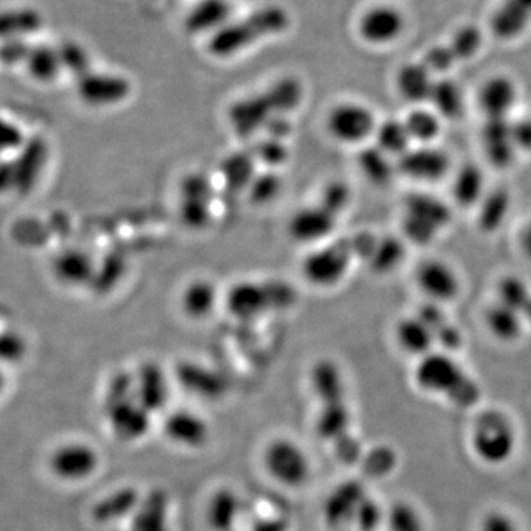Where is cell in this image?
Masks as SVG:
<instances>
[{"label":"cell","instance_id":"obj_1","mask_svg":"<svg viewBox=\"0 0 531 531\" xmlns=\"http://www.w3.org/2000/svg\"><path fill=\"white\" fill-rule=\"evenodd\" d=\"M416 387L428 396L440 397L459 409L474 408L481 399V388L455 353L427 354L416 362L413 371Z\"/></svg>","mask_w":531,"mask_h":531},{"label":"cell","instance_id":"obj_2","mask_svg":"<svg viewBox=\"0 0 531 531\" xmlns=\"http://www.w3.org/2000/svg\"><path fill=\"white\" fill-rule=\"evenodd\" d=\"M290 24L287 9L279 5L263 6L239 20L229 21L223 29L210 36L208 52L216 58L235 57L263 40L285 33Z\"/></svg>","mask_w":531,"mask_h":531},{"label":"cell","instance_id":"obj_3","mask_svg":"<svg viewBox=\"0 0 531 531\" xmlns=\"http://www.w3.org/2000/svg\"><path fill=\"white\" fill-rule=\"evenodd\" d=\"M450 204L431 192H413L402 207V236L406 242L425 247L433 244L452 225Z\"/></svg>","mask_w":531,"mask_h":531},{"label":"cell","instance_id":"obj_4","mask_svg":"<svg viewBox=\"0 0 531 531\" xmlns=\"http://www.w3.org/2000/svg\"><path fill=\"white\" fill-rule=\"evenodd\" d=\"M108 427L117 440L135 443L144 439L151 428L152 413L136 399L132 378L118 377L110 385L105 399Z\"/></svg>","mask_w":531,"mask_h":531},{"label":"cell","instance_id":"obj_5","mask_svg":"<svg viewBox=\"0 0 531 531\" xmlns=\"http://www.w3.org/2000/svg\"><path fill=\"white\" fill-rule=\"evenodd\" d=\"M471 447L484 464L499 467L517 450L518 434L508 413L499 409L480 412L471 427Z\"/></svg>","mask_w":531,"mask_h":531},{"label":"cell","instance_id":"obj_6","mask_svg":"<svg viewBox=\"0 0 531 531\" xmlns=\"http://www.w3.org/2000/svg\"><path fill=\"white\" fill-rule=\"evenodd\" d=\"M262 462L266 474L285 489H303L312 477L309 453L290 437L270 440L263 450Z\"/></svg>","mask_w":531,"mask_h":531},{"label":"cell","instance_id":"obj_7","mask_svg":"<svg viewBox=\"0 0 531 531\" xmlns=\"http://www.w3.org/2000/svg\"><path fill=\"white\" fill-rule=\"evenodd\" d=\"M303 88L295 79H282L270 86L262 95L250 96L239 101L231 111V120L236 129H253L266 120L267 113L294 110L301 101Z\"/></svg>","mask_w":531,"mask_h":531},{"label":"cell","instance_id":"obj_8","mask_svg":"<svg viewBox=\"0 0 531 531\" xmlns=\"http://www.w3.org/2000/svg\"><path fill=\"white\" fill-rule=\"evenodd\" d=\"M378 123L374 110L357 101L340 102L326 116V130L331 138L349 147L368 145L374 139Z\"/></svg>","mask_w":531,"mask_h":531},{"label":"cell","instance_id":"obj_9","mask_svg":"<svg viewBox=\"0 0 531 531\" xmlns=\"http://www.w3.org/2000/svg\"><path fill=\"white\" fill-rule=\"evenodd\" d=\"M413 282L427 303L449 306L459 300L464 281L452 263L440 257H428L415 267Z\"/></svg>","mask_w":531,"mask_h":531},{"label":"cell","instance_id":"obj_10","mask_svg":"<svg viewBox=\"0 0 531 531\" xmlns=\"http://www.w3.org/2000/svg\"><path fill=\"white\" fill-rule=\"evenodd\" d=\"M408 18L391 3H377L360 14L356 30L360 40L374 48H387L405 36Z\"/></svg>","mask_w":531,"mask_h":531},{"label":"cell","instance_id":"obj_11","mask_svg":"<svg viewBox=\"0 0 531 531\" xmlns=\"http://www.w3.org/2000/svg\"><path fill=\"white\" fill-rule=\"evenodd\" d=\"M449 152L434 145H413L397 160V173L418 185H436L452 175Z\"/></svg>","mask_w":531,"mask_h":531},{"label":"cell","instance_id":"obj_12","mask_svg":"<svg viewBox=\"0 0 531 531\" xmlns=\"http://www.w3.org/2000/svg\"><path fill=\"white\" fill-rule=\"evenodd\" d=\"M48 467L62 483H85L101 468V455L89 443H62L49 456Z\"/></svg>","mask_w":531,"mask_h":531},{"label":"cell","instance_id":"obj_13","mask_svg":"<svg viewBox=\"0 0 531 531\" xmlns=\"http://www.w3.org/2000/svg\"><path fill=\"white\" fill-rule=\"evenodd\" d=\"M520 102V86L508 74H493L481 82L477 105L486 120H509Z\"/></svg>","mask_w":531,"mask_h":531},{"label":"cell","instance_id":"obj_14","mask_svg":"<svg viewBox=\"0 0 531 531\" xmlns=\"http://www.w3.org/2000/svg\"><path fill=\"white\" fill-rule=\"evenodd\" d=\"M368 495L365 484L360 481H343L326 496L322 505V520L332 530L353 526L357 511Z\"/></svg>","mask_w":531,"mask_h":531},{"label":"cell","instance_id":"obj_15","mask_svg":"<svg viewBox=\"0 0 531 531\" xmlns=\"http://www.w3.org/2000/svg\"><path fill=\"white\" fill-rule=\"evenodd\" d=\"M77 89L83 101L96 107L116 105L130 95L129 80L113 73H96L90 70L85 76L77 79Z\"/></svg>","mask_w":531,"mask_h":531},{"label":"cell","instance_id":"obj_16","mask_svg":"<svg viewBox=\"0 0 531 531\" xmlns=\"http://www.w3.org/2000/svg\"><path fill=\"white\" fill-rule=\"evenodd\" d=\"M436 79L424 61H409L397 68L394 89L399 98L411 107L428 105Z\"/></svg>","mask_w":531,"mask_h":531},{"label":"cell","instance_id":"obj_17","mask_svg":"<svg viewBox=\"0 0 531 531\" xmlns=\"http://www.w3.org/2000/svg\"><path fill=\"white\" fill-rule=\"evenodd\" d=\"M163 431L170 443L183 449H201L211 439V428L206 419L191 411L170 413L164 421Z\"/></svg>","mask_w":531,"mask_h":531},{"label":"cell","instance_id":"obj_18","mask_svg":"<svg viewBox=\"0 0 531 531\" xmlns=\"http://www.w3.org/2000/svg\"><path fill=\"white\" fill-rule=\"evenodd\" d=\"M393 337L400 352L416 360L437 350L433 332L416 312L402 316L394 324Z\"/></svg>","mask_w":531,"mask_h":531},{"label":"cell","instance_id":"obj_19","mask_svg":"<svg viewBox=\"0 0 531 531\" xmlns=\"http://www.w3.org/2000/svg\"><path fill=\"white\" fill-rule=\"evenodd\" d=\"M354 251L347 245H332L331 248L318 251L310 257L306 265V273L316 285L337 284L349 272Z\"/></svg>","mask_w":531,"mask_h":531},{"label":"cell","instance_id":"obj_20","mask_svg":"<svg viewBox=\"0 0 531 531\" xmlns=\"http://www.w3.org/2000/svg\"><path fill=\"white\" fill-rule=\"evenodd\" d=\"M486 121V129H483V139H481L484 155L493 167L508 169L518 152L512 124L509 120Z\"/></svg>","mask_w":531,"mask_h":531},{"label":"cell","instance_id":"obj_21","mask_svg":"<svg viewBox=\"0 0 531 531\" xmlns=\"http://www.w3.org/2000/svg\"><path fill=\"white\" fill-rule=\"evenodd\" d=\"M452 201L456 206L470 210L480 206L487 194L486 177L483 169L477 164H462L449 177Z\"/></svg>","mask_w":531,"mask_h":531},{"label":"cell","instance_id":"obj_22","mask_svg":"<svg viewBox=\"0 0 531 531\" xmlns=\"http://www.w3.org/2000/svg\"><path fill=\"white\" fill-rule=\"evenodd\" d=\"M242 514V499L232 487H219L208 498L206 523L211 531H232Z\"/></svg>","mask_w":531,"mask_h":531},{"label":"cell","instance_id":"obj_23","mask_svg":"<svg viewBox=\"0 0 531 531\" xmlns=\"http://www.w3.org/2000/svg\"><path fill=\"white\" fill-rule=\"evenodd\" d=\"M484 326L499 343H517L523 338L526 319L509 304L496 300L484 310Z\"/></svg>","mask_w":531,"mask_h":531},{"label":"cell","instance_id":"obj_24","mask_svg":"<svg viewBox=\"0 0 531 531\" xmlns=\"http://www.w3.org/2000/svg\"><path fill=\"white\" fill-rule=\"evenodd\" d=\"M142 498L144 496H141L136 487H118L93 505V521L98 524H114L132 518Z\"/></svg>","mask_w":531,"mask_h":531},{"label":"cell","instance_id":"obj_25","mask_svg":"<svg viewBox=\"0 0 531 531\" xmlns=\"http://www.w3.org/2000/svg\"><path fill=\"white\" fill-rule=\"evenodd\" d=\"M231 0H198L186 15L185 27L192 34L213 36L231 21Z\"/></svg>","mask_w":531,"mask_h":531},{"label":"cell","instance_id":"obj_26","mask_svg":"<svg viewBox=\"0 0 531 531\" xmlns=\"http://www.w3.org/2000/svg\"><path fill=\"white\" fill-rule=\"evenodd\" d=\"M416 313L424 319L425 324L433 332L437 350L455 353L461 349L464 344L462 329L452 321L446 307L425 303L421 309L416 310Z\"/></svg>","mask_w":531,"mask_h":531},{"label":"cell","instance_id":"obj_27","mask_svg":"<svg viewBox=\"0 0 531 531\" xmlns=\"http://www.w3.org/2000/svg\"><path fill=\"white\" fill-rule=\"evenodd\" d=\"M169 496L163 490H154L142 498L130 518V531H170Z\"/></svg>","mask_w":531,"mask_h":531},{"label":"cell","instance_id":"obj_28","mask_svg":"<svg viewBox=\"0 0 531 531\" xmlns=\"http://www.w3.org/2000/svg\"><path fill=\"white\" fill-rule=\"evenodd\" d=\"M352 415L347 408L346 399L321 403V411L316 418V433L325 442L335 444L350 439L349 430Z\"/></svg>","mask_w":531,"mask_h":531},{"label":"cell","instance_id":"obj_29","mask_svg":"<svg viewBox=\"0 0 531 531\" xmlns=\"http://www.w3.org/2000/svg\"><path fill=\"white\" fill-rule=\"evenodd\" d=\"M136 399L149 413L163 411L169 402V384L157 366H145L133 380Z\"/></svg>","mask_w":531,"mask_h":531},{"label":"cell","instance_id":"obj_30","mask_svg":"<svg viewBox=\"0 0 531 531\" xmlns=\"http://www.w3.org/2000/svg\"><path fill=\"white\" fill-rule=\"evenodd\" d=\"M428 105L443 118V121H456L464 117L467 98L464 89L450 77H437Z\"/></svg>","mask_w":531,"mask_h":531},{"label":"cell","instance_id":"obj_31","mask_svg":"<svg viewBox=\"0 0 531 531\" xmlns=\"http://www.w3.org/2000/svg\"><path fill=\"white\" fill-rule=\"evenodd\" d=\"M403 121L411 135L413 145H434L442 136L443 118L430 105L411 107L409 113L403 117Z\"/></svg>","mask_w":531,"mask_h":531},{"label":"cell","instance_id":"obj_32","mask_svg":"<svg viewBox=\"0 0 531 531\" xmlns=\"http://www.w3.org/2000/svg\"><path fill=\"white\" fill-rule=\"evenodd\" d=\"M372 141L381 151L393 157L394 160H399L403 154H406L413 147L411 135L406 129L403 118L380 120Z\"/></svg>","mask_w":531,"mask_h":531},{"label":"cell","instance_id":"obj_33","mask_svg":"<svg viewBox=\"0 0 531 531\" xmlns=\"http://www.w3.org/2000/svg\"><path fill=\"white\" fill-rule=\"evenodd\" d=\"M403 236H384L369 242V262L377 273H391L402 265L406 257Z\"/></svg>","mask_w":531,"mask_h":531},{"label":"cell","instance_id":"obj_34","mask_svg":"<svg viewBox=\"0 0 531 531\" xmlns=\"http://www.w3.org/2000/svg\"><path fill=\"white\" fill-rule=\"evenodd\" d=\"M531 21L529 12L524 11L514 0H505L492 17V30L502 40H514L527 30Z\"/></svg>","mask_w":531,"mask_h":531},{"label":"cell","instance_id":"obj_35","mask_svg":"<svg viewBox=\"0 0 531 531\" xmlns=\"http://www.w3.org/2000/svg\"><path fill=\"white\" fill-rule=\"evenodd\" d=\"M359 167L363 175L375 185H385L397 173V160L381 151L377 145H366L360 152Z\"/></svg>","mask_w":531,"mask_h":531},{"label":"cell","instance_id":"obj_36","mask_svg":"<svg viewBox=\"0 0 531 531\" xmlns=\"http://www.w3.org/2000/svg\"><path fill=\"white\" fill-rule=\"evenodd\" d=\"M511 200L508 192L498 189L495 192L487 191L486 197L481 201L480 214H478V225L484 232L498 231L503 220L508 217Z\"/></svg>","mask_w":531,"mask_h":531},{"label":"cell","instance_id":"obj_37","mask_svg":"<svg viewBox=\"0 0 531 531\" xmlns=\"http://www.w3.org/2000/svg\"><path fill=\"white\" fill-rule=\"evenodd\" d=\"M42 24V15L34 9L0 12V37L14 39L23 34L34 33L42 27Z\"/></svg>","mask_w":531,"mask_h":531},{"label":"cell","instance_id":"obj_38","mask_svg":"<svg viewBox=\"0 0 531 531\" xmlns=\"http://www.w3.org/2000/svg\"><path fill=\"white\" fill-rule=\"evenodd\" d=\"M26 62L29 65L31 76L36 77L40 82H49V80L55 79L59 71L62 70L59 51L51 48V46L42 45L31 48Z\"/></svg>","mask_w":531,"mask_h":531},{"label":"cell","instance_id":"obj_39","mask_svg":"<svg viewBox=\"0 0 531 531\" xmlns=\"http://www.w3.org/2000/svg\"><path fill=\"white\" fill-rule=\"evenodd\" d=\"M390 531H425L421 512L409 502H397L385 512V523Z\"/></svg>","mask_w":531,"mask_h":531},{"label":"cell","instance_id":"obj_40","mask_svg":"<svg viewBox=\"0 0 531 531\" xmlns=\"http://www.w3.org/2000/svg\"><path fill=\"white\" fill-rule=\"evenodd\" d=\"M484 36L478 27L462 26L453 34L450 49L458 61H470L483 48Z\"/></svg>","mask_w":531,"mask_h":531},{"label":"cell","instance_id":"obj_41","mask_svg":"<svg viewBox=\"0 0 531 531\" xmlns=\"http://www.w3.org/2000/svg\"><path fill=\"white\" fill-rule=\"evenodd\" d=\"M62 68L73 73L74 76H85L90 71V58L88 51L76 42H67L58 48Z\"/></svg>","mask_w":531,"mask_h":531},{"label":"cell","instance_id":"obj_42","mask_svg":"<svg viewBox=\"0 0 531 531\" xmlns=\"http://www.w3.org/2000/svg\"><path fill=\"white\" fill-rule=\"evenodd\" d=\"M385 523V512L381 509L380 503L375 501L371 495L366 496L365 501L360 505L354 518L353 527L357 531H377L381 524Z\"/></svg>","mask_w":531,"mask_h":531},{"label":"cell","instance_id":"obj_43","mask_svg":"<svg viewBox=\"0 0 531 531\" xmlns=\"http://www.w3.org/2000/svg\"><path fill=\"white\" fill-rule=\"evenodd\" d=\"M31 48L29 43L21 40L20 37L5 39L0 45V62L6 65H15L18 62L27 61Z\"/></svg>","mask_w":531,"mask_h":531},{"label":"cell","instance_id":"obj_44","mask_svg":"<svg viewBox=\"0 0 531 531\" xmlns=\"http://www.w3.org/2000/svg\"><path fill=\"white\" fill-rule=\"evenodd\" d=\"M424 64L433 71L434 76L437 77V74H443L444 71L450 70L453 67L455 62H458L455 54H453L452 49L449 45L446 46H437V48L431 49L428 52L427 57L422 59Z\"/></svg>","mask_w":531,"mask_h":531},{"label":"cell","instance_id":"obj_45","mask_svg":"<svg viewBox=\"0 0 531 531\" xmlns=\"http://www.w3.org/2000/svg\"><path fill=\"white\" fill-rule=\"evenodd\" d=\"M480 531H521L517 521L502 511L489 512L481 521Z\"/></svg>","mask_w":531,"mask_h":531},{"label":"cell","instance_id":"obj_46","mask_svg":"<svg viewBox=\"0 0 531 531\" xmlns=\"http://www.w3.org/2000/svg\"><path fill=\"white\" fill-rule=\"evenodd\" d=\"M512 130H514V139L518 151L531 149V120L512 124Z\"/></svg>","mask_w":531,"mask_h":531},{"label":"cell","instance_id":"obj_47","mask_svg":"<svg viewBox=\"0 0 531 531\" xmlns=\"http://www.w3.org/2000/svg\"><path fill=\"white\" fill-rule=\"evenodd\" d=\"M20 141V133L11 124L0 120V147H14Z\"/></svg>","mask_w":531,"mask_h":531},{"label":"cell","instance_id":"obj_48","mask_svg":"<svg viewBox=\"0 0 531 531\" xmlns=\"http://www.w3.org/2000/svg\"><path fill=\"white\" fill-rule=\"evenodd\" d=\"M514 2L531 15V0H514Z\"/></svg>","mask_w":531,"mask_h":531},{"label":"cell","instance_id":"obj_49","mask_svg":"<svg viewBox=\"0 0 531 531\" xmlns=\"http://www.w3.org/2000/svg\"><path fill=\"white\" fill-rule=\"evenodd\" d=\"M3 387H5V378H3L2 372H0V394H2Z\"/></svg>","mask_w":531,"mask_h":531}]
</instances>
